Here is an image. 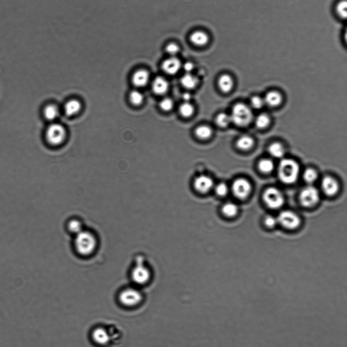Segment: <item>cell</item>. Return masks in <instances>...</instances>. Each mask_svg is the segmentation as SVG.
Masks as SVG:
<instances>
[{
	"label": "cell",
	"mask_w": 347,
	"mask_h": 347,
	"mask_svg": "<svg viewBox=\"0 0 347 347\" xmlns=\"http://www.w3.org/2000/svg\"><path fill=\"white\" fill-rule=\"evenodd\" d=\"M212 130L207 126H201L195 131V134L198 138L205 140L209 138L212 135Z\"/></svg>",
	"instance_id": "obj_27"
},
{
	"label": "cell",
	"mask_w": 347,
	"mask_h": 347,
	"mask_svg": "<svg viewBox=\"0 0 347 347\" xmlns=\"http://www.w3.org/2000/svg\"><path fill=\"white\" fill-rule=\"evenodd\" d=\"M181 82L185 88L192 89L197 86L198 81L196 77L188 73L182 77Z\"/></svg>",
	"instance_id": "obj_22"
},
{
	"label": "cell",
	"mask_w": 347,
	"mask_h": 347,
	"mask_svg": "<svg viewBox=\"0 0 347 347\" xmlns=\"http://www.w3.org/2000/svg\"><path fill=\"white\" fill-rule=\"evenodd\" d=\"M300 167L297 162L290 159L281 161L279 166L278 175L280 180L286 184L295 182L299 177Z\"/></svg>",
	"instance_id": "obj_2"
},
{
	"label": "cell",
	"mask_w": 347,
	"mask_h": 347,
	"mask_svg": "<svg viewBox=\"0 0 347 347\" xmlns=\"http://www.w3.org/2000/svg\"><path fill=\"white\" fill-rule=\"evenodd\" d=\"M282 97L280 93L271 91L268 93L265 97L264 102L270 107H276L280 104Z\"/></svg>",
	"instance_id": "obj_20"
},
{
	"label": "cell",
	"mask_w": 347,
	"mask_h": 347,
	"mask_svg": "<svg viewBox=\"0 0 347 347\" xmlns=\"http://www.w3.org/2000/svg\"><path fill=\"white\" fill-rule=\"evenodd\" d=\"M237 206L231 202L225 203L222 207V214L226 217H233L236 216L238 213Z\"/></svg>",
	"instance_id": "obj_25"
},
{
	"label": "cell",
	"mask_w": 347,
	"mask_h": 347,
	"mask_svg": "<svg viewBox=\"0 0 347 347\" xmlns=\"http://www.w3.org/2000/svg\"><path fill=\"white\" fill-rule=\"evenodd\" d=\"M45 117L48 121H53L58 118L60 110L55 104H49L44 110Z\"/></svg>",
	"instance_id": "obj_19"
},
{
	"label": "cell",
	"mask_w": 347,
	"mask_h": 347,
	"mask_svg": "<svg viewBox=\"0 0 347 347\" xmlns=\"http://www.w3.org/2000/svg\"><path fill=\"white\" fill-rule=\"evenodd\" d=\"M265 222L266 225L269 228L274 227L278 223L277 218L271 215L267 216L266 217Z\"/></svg>",
	"instance_id": "obj_39"
},
{
	"label": "cell",
	"mask_w": 347,
	"mask_h": 347,
	"mask_svg": "<svg viewBox=\"0 0 347 347\" xmlns=\"http://www.w3.org/2000/svg\"><path fill=\"white\" fill-rule=\"evenodd\" d=\"M168 83L163 78L158 77L156 78L153 83V90L158 95L164 94L168 90Z\"/></svg>",
	"instance_id": "obj_17"
},
{
	"label": "cell",
	"mask_w": 347,
	"mask_h": 347,
	"mask_svg": "<svg viewBox=\"0 0 347 347\" xmlns=\"http://www.w3.org/2000/svg\"><path fill=\"white\" fill-rule=\"evenodd\" d=\"M317 177L316 171L313 169H308L303 174L304 180L308 183L314 182L316 181Z\"/></svg>",
	"instance_id": "obj_35"
},
{
	"label": "cell",
	"mask_w": 347,
	"mask_h": 347,
	"mask_svg": "<svg viewBox=\"0 0 347 347\" xmlns=\"http://www.w3.org/2000/svg\"><path fill=\"white\" fill-rule=\"evenodd\" d=\"M181 64L179 60L173 57L165 60L163 63V70L171 75L176 74L181 68Z\"/></svg>",
	"instance_id": "obj_14"
},
{
	"label": "cell",
	"mask_w": 347,
	"mask_h": 347,
	"mask_svg": "<svg viewBox=\"0 0 347 347\" xmlns=\"http://www.w3.org/2000/svg\"><path fill=\"white\" fill-rule=\"evenodd\" d=\"M81 108V103L79 100L71 99L65 104L64 111L68 116H73L79 113Z\"/></svg>",
	"instance_id": "obj_16"
},
{
	"label": "cell",
	"mask_w": 347,
	"mask_h": 347,
	"mask_svg": "<svg viewBox=\"0 0 347 347\" xmlns=\"http://www.w3.org/2000/svg\"><path fill=\"white\" fill-rule=\"evenodd\" d=\"M183 98L186 102H188L191 99V95L188 93H184L183 95Z\"/></svg>",
	"instance_id": "obj_42"
},
{
	"label": "cell",
	"mask_w": 347,
	"mask_h": 347,
	"mask_svg": "<svg viewBox=\"0 0 347 347\" xmlns=\"http://www.w3.org/2000/svg\"><path fill=\"white\" fill-rule=\"evenodd\" d=\"M278 222L284 227L289 229H294L298 227L300 223L299 217L290 211L281 212L278 218Z\"/></svg>",
	"instance_id": "obj_8"
},
{
	"label": "cell",
	"mask_w": 347,
	"mask_h": 347,
	"mask_svg": "<svg viewBox=\"0 0 347 347\" xmlns=\"http://www.w3.org/2000/svg\"><path fill=\"white\" fill-rule=\"evenodd\" d=\"M67 228L71 233L74 234L75 235L83 230L82 223L78 219L70 220L67 224Z\"/></svg>",
	"instance_id": "obj_26"
},
{
	"label": "cell",
	"mask_w": 347,
	"mask_h": 347,
	"mask_svg": "<svg viewBox=\"0 0 347 347\" xmlns=\"http://www.w3.org/2000/svg\"><path fill=\"white\" fill-rule=\"evenodd\" d=\"M149 74L148 71L141 69L136 71L132 77V82L133 85L138 87L145 86L148 83Z\"/></svg>",
	"instance_id": "obj_13"
},
{
	"label": "cell",
	"mask_w": 347,
	"mask_h": 347,
	"mask_svg": "<svg viewBox=\"0 0 347 347\" xmlns=\"http://www.w3.org/2000/svg\"><path fill=\"white\" fill-rule=\"evenodd\" d=\"M253 139L249 136L245 135L241 136L237 141V148L242 150H248L250 149L254 145Z\"/></svg>",
	"instance_id": "obj_24"
},
{
	"label": "cell",
	"mask_w": 347,
	"mask_h": 347,
	"mask_svg": "<svg viewBox=\"0 0 347 347\" xmlns=\"http://www.w3.org/2000/svg\"><path fill=\"white\" fill-rule=\"evenodd\" d=\"M74 246L78 253L82 257H88L96 251L97 238L89 231L83 230L76 235Z\"/></svg>",
	"instance_id": "obj_1"
},
{
	"label": "cell",
	"mask_w": 347,
	"mask_h": 347,
	"mask_svg": "<svg viewBox=\"0 0 347 347\" xmlns=\"http://www.w3.org/2000/svg\"><path fill=\"white\" fill-rule=\"evenodd\" d=\"M166 50L167 53L169 54L171 56H174L178 53V51H179L180 49L176 45L174 44H171L167 46Z\"/></svg>",
	"instance_id": "obj_40"
},
{
	"label": "cell",
	"mask_w": 347,
	"mask_h": 347,
	"mask_svg": "<svg viewBox=\"0 0 347 347\" xmlns=\"http://www.w3.org/2000/svg\"><path fill=\"white\" fill-rule=\"evenodd\" d=\"M95 341L100 345H106L110 341L109 331L103 328H98L93 333Z\"/></svg>",
	"instance_id": "obj_15"
},
{
	"label": "cell",
	"mask_w": 347,
	"mask_h": 347,
	"mask_svg": "<svg viewBox=\"0 0 347 347\" xmlns=\"http://www.w3.org/2000/svg\"><path fill=\"white\" fill-rule=\"evenodd\" d=\"M270 122V119L266 114H262L258 116L255 120V124L259 129H265L267 127Z\"/></svg>",
	"instance_id": "obj_32"
},
{
	"label": "cell",
	"mask_w": 347,
	"mask_h": 347,
	"mask_svg": "<svg viewBox=\"0 0 347 347\" xmlns=\"http://www.w3.org/2000/svg\"><path fill=\"white\" fill-rule=\"evenodd\" d=\"M194 67L193 63L191 62H187L185 63L184 66V69L188 73L192 71L194 69Z\"/></svg>",
	"instance_id": "obj_41"
},
{
	"label": "cell",
	"mask_w": 347,
	"mask_h": 347,
	"mask_svg": "<svg viewBox=\"0 0 347 347\" xmlns=\"http://www.w3.org/2000/svg\"><path fill=\"white\" fill-rule=\"evenodd\" d=\"M259 169L261 172L264 173L271 172L274 167L273 162L268 159L261 160L258 164Z\"/></svg>",
	"instance_id": "obj_30"
},
{
	"label": "cell",
	"mask_w": 347,
	"mask_h": 347,
	"mask_svg": "<svg viewBox=\"0 0 347 347\" xmlns=\"http://www.w3.org/2000/svg\"><path fill=\"white\" fill-rule=\"evenodd\" d=\"M335 12L341 19H346L347 16V3L346 0H341L335 5Z\"/></svg>",
	"instance_id": "obj_29"
},
{
	"label": "cell",
	"mask_w": 347,
	"mask_h": 347,
	"mask_svg": "<svg viewBox=\"0 0 347 347\" xmlns=\"http://www.w3.org/2000/svg\"><path fill=\"white\" fill-rule=\"evenodd\" d=\"M232 191L237 198L243 199L247 198L251 190L250 182L245 179L240 178L237 180L233 184Z\"/></svg>",
	"instance_id": "obj_9"
},
{
	"label": "cell",
	"mask_w": 347,
	"mask_h": 347,
	"mask_svg": "<svg viewBox=\"0 0 347 347\" xmlns=\"http://www.w3.org/2000/svg\"><path fill=\"white\" fill-rule=\"evenodd\" d=\"M252 106L256 109L261 108L265 103L264 100L258 97H254L251 100Z\"/></svg>",
	"instance_id": "obj_38"
},
{
	"label": "cell",
	"mask_w": 347,
	"mask_h": 347,
	"mask_svg": "<svg viewBox=\"0 0 347 347\" xmlns=\"http://www.w3.org/2000/svg\"><path fill=\"white\" fill-rule=\"evenodd\" d=\"M214 188L216 195L221 197L226 196L229 192V188L225 183H220Z\"/></svg>",
	"instance_id": "obj_36"
},
{
	"label": "cell",
	"mask_w": 347,
	"mask_h": 347,
	"mask_svg": "<svg viewBox=\"0 0 347 347\" xmlns=\"http://www.w3.org/2000/svg\"><path fill=\"white\" fill-rule=\"evenodd\" d=\"M319 193L317 189L312 186L303 188L300 194L301 204L305 207H311L317 204L319 200Z\"/></svg>",
	"instance_id": "obj_6"
},
{
	"label": "cell",
	"mask_w": 347,
	"mask_h": 347,
	"mask_svg": "<svg viewBox=\"0 0 347 347\" xmlns=\"http://www.w3.org/2000/svg\"><path fill=\"white\" fill-rule=\"evenodd\" d=\"M194 187L197 192L205 194L214 188V183L211 178L205 175H202L195 179Z\"/></svg>",
	"instance_id": "obj_11"
},
{
	"label": "cell",
	"mask_w": 347,
	"mask_h": 347,
	"mask_svg": "<svg viewBox=\"0 0 347 347\" xmlns=\"http://www.w3.org/2000/svg\"><path fill=\"white\" fill-rule=\"evenodd\" d=\"M192 43L198 46L205 45L208 41L207 35L203 32H196L190 37Z\"/></svg>",
	"instance_id": "obj_21"
},
{
	"label": "cell",
	"mask_w": 347,
	"mask_h": 347,
	"mask_svg": "<svg viewBox=\"0 0 347 347\" xmlns=\"http://www.w3.org/2000/svg\"><path fill=\"white\" fill-rule=\"evenodd\" d=\"M131 276L135 282L142 285L149 281L151 273L148 268L139 262L133 269Z\"/></svg>",
	"instance_id": "obj_10"
},
{
	"label": "cell",
	"mask_w": 347,
	"mask_h": 347,
	"mask_svg": "<svg viewBox=\"0 0 347 347\" xmlns=\"http://www.w3.org/2000/svg\"><path fill=\"white\" fill-rule=\"evenodd\" d=\"M321 186L324 193L328 196L335 195L339 189L338 182L330 176H327L323 179Z\"/></svg>",
	"instance_id": "obj_12"
},
{
	"label": "cell",
	"mask_w": 347,
	"mask_h": 347,
	"mask_svg": "<svg viewBox=\"0 0 347 347\" xmlns=\"http://www.w3.org/2000/svg\"><path fill=\"white\" fill-rule=\"evenodd\" d=\"M129 99L131 103L134 106H140L143 100L142 94L139 91H132L129 95Z\"/></svg>",
	"instance_id": "obj_31"
},
{
	"label": "cell",
	"mask_w": 347,
	"mask_h": 347,
	"mask_svg": "<svg viewBox=\"0 0 347 347\" xmlns=\"http://www.w3.org/2000/svg\"><path fill=\"white\" fill-rule=\"evenodd\" d=\"M268 152L272 156L277 159L282 157L285 152L283 146L278 143L271 144L269 147Z\"/></svg>",
	"instance_id": "obj_28"
},
{
	"label": "cell",
	"mask_w": 347,
	"mask_h": 347,
	"mask_svg": "<svg viewBox=\"0 0 347 347\" xmlns=\"http://www.w3.org/2000/svg\"><path fill=\"white\" fill-rule=\"evenodd\" d=\"M194 111V107L192 104L186 102L181 105L180 108L181 114L185 117L191 116Z\"/></svg>",
	"instance_id": "obj_34"
},
{
	"label": "cell",
	"mask_w": 347,
	"mask_h": 347,
	"mask_svg": "<svg viewBox=\"0 0 347 347\" xmlns=\"http://www.w3.org/2000/svg\"><path fill=\"white\" fill-rule=\"evenodd\" d=\"M66 131L63 125L56 123L51 124L46 131V139L48 143L53 146L62 144L66 138Z\"/></svg>",
	"instance_id": "obj_4"
},
{
	"label": "cell",
	"mask_w": 347,
	"mask_h": 347,
	"mask_svg": "<svg viewBox=\"0 0 347 347\" xmlns=\"http://www.w3.org/2000/svg\"><path fill=\"white\" fill-rule=\"evenodd\" d=\"M231 122L230 116L225 113H221L216 118V123L221 128H225Z\"/></svg>",
	"instance_id": "obj_33"
},
{
	"label": "cell",
	"mask_w": 347,
	"mask_h": 347,
	"mask_svg": "<svg viewBox=\"0 0 347 347\" xmlns=\"http://www.w3.org/2000/svg\"><path fill=\"white\" fill-rule=\"evenodd\" d=\"M160 107L164 111H170L174 107V102L171 99L166 98L161 101Z\"/></svg>",
	"instance_id": "obj_37"
},
{
	"label": "cell",
	"mask_w": 347,
	"mask_h": 347,
	"mask_svg": "<svg viewBox=\"0 0 347 347\" xmlns=\"http://www.w3.org/2000/svg\"><path fill=\"white\" fill-rule=\"evenodd\" d=\"M142 299V294L134 289H126L120 294V300L126 307H133L138 306Z\"/></svg>",
	"instance_id": "obj_7"
},
{
	"label": "cell",
	"mask_w": 347,
	"mask_h": 347,
	"mask_svg": "<svg viewBox=\"0 0 347 347\" xmlns=\"http://www.w3.org/2000/svg\"><path fill=\"white\" fill-rule=\"evenodd\" d=\"M219 86L221 90L224 93H228L233 89L234 81L230 76L224 75L219 79Z\"/></svg>",
	"instance_id": "obj_18"
},
{
	"label": "cell",
	"mask_w": 347,
	"mask_h": 347,
	"mask_svg": "<svg viewBox=\"0 0 347 347\" xmlns=\"http://www.w3.org/2000/svg\"><path fill=\"white\" fill-rule=\"evenodd\" d=\"M230 117L231 122L240 127H245L248 125L253 119V114L246 105L238 103L233 108Z\"/></svg>",
	"instance_id": "obj_3"
},
{
	"label": "cell",
	"mask_w": 347,
	"mask_h": 347,
	"mask_svg": "<svg viewBox=\"0 0 347 347\" xmlns=\"http://www.w3.org/2000/svg\"><path fill=\"white\" fill-rule=\"evenodd\" d=\"M109 333L110 336V341L116 344H119L123 338V332L122 330L116 326L110 327L109 330Z\"/></svg>",
	"instance_id": "obj_23"
},
{
	"label": "cell",
	"mask_w": 347,
	"mask_h": 347,
	"mask_svg": "<svg viewBox=\"0 0 347 347\" xmlns=\"http://www.w3.org/2000/svg\"><path fill=\"white\" fill-rule=\"evenodd\" d=\"M263 198L266 204L272 209H278L284 202V198L282 193L274 187L267 189Z\"/></svg>",
	"instance_id": "obj_5"
}]
</instances>
